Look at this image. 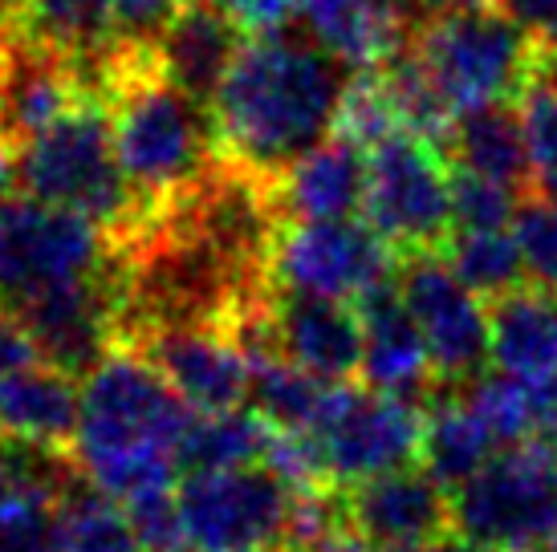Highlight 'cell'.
<instances>
[{
	"mask_svg": "<svg viewBox=\"0 0 557 552\" xmlns=\"http://www.w3.org/2000/svg\"><path fill=\"white\" fill-rule=\"evenodd\" d=\"M346 81L342 65L310 37H245L208 106L220 163L273 184L330 135Z\"/></svg>",
	"mask_w": 557,
	"mask_h": 552,
	"instance_id": "cell-1",
	"label": "cell"
},
{
	"mask_svg": "<svg viewBox=\"0 0 557 552\" xmlns=\"http://www.w3.org/2000/svg\"><path fill=\"white\" fill-rule=\"evenodd\" d=\"M78 386V430L70 455L86 484L123 507L175 491L196 414L171 390L147 350L107 346Z\"/></svg>",
	"mask_w": 557,
	"mask_h": 552,
	"instance_id": "cell-2",
	"label": "cell"
},
{
	"mask_svg": "<svg viewBox=\"0 0 557 552\" xmlns=\"http://www.w3.org/2000/svg\"><path fill=\"white\" fill-rule=\"evenodd\" d=\"M98 98L107 102L126 184L151 219L216 171L212 114L159 70L156 49H119L102 70Z\"/></svg>",
	"mask_w": 557,
	"mask_h": 552,
	"instance_id": "cell-3",
	"label": "cell"
},
{
	"mask_svg": "<svg viewBox=\"0 0 557 552\" xmlns=\"http://www.w3.org/2000/svg\"><path fill=\"white\" fill-rule=\"evenodd\" d=\"M16 184L25 196L90 219L114 248H135L151 215L126 184L102 98H86L16 151Z\"/></svg>",
	"mask_w": 557,
	"mask_h": 552,
	"instance_id": "cell-4",
	"label": "cell"
},
{
	"mask_svg": "<svg viewBox=\"0 0 557 552\" xmlns=\"http://www.w3.org/2000/svg\"><path fill=\"white\" fill-rule=\"evenodd\" d=\"M407 49L456 118L484 106H521L542 62V41L509 9L423 13L407 29Z\"/></svg>",
	"mask_w": 557,
	"mask_h": 552,
	"instance_id": "cell-5",
	"label": "cell"
},
{
	"mask_svg": "<svg viewBox=\"0 0 557 552\" xmlns=\"http://www.w3.org/2000/svg\"><path fill=\"white\" fill-rule=\"evenodd\" d=\"M451 528L488 552H537L557 532V439L496 451L451 491Z\"/></svg>",
	"mask_w": 557,
	"mask_h": 552,
	"instance_id": "cell-6",
	"label": "cell"
},
{
	"mask_svg": "<svg viewBox=\"0 0 557 552\" xmlns=\"http://www.w3.org/2000/svg\"><path fill=\"white\" fill-rule=\"evenodd\" d=\"M362 215L403 256L440 252L451 236V163L416 135H395L367 154Z\"/></svg>",
	"mask_w": 557,
	"mask_h": 552,
	"instance_id": "cell-7",
	"label": "cell"
},
{
	"mask_svg": "<svg viewBox=\"0 0 557 552\" xmlns=\"http://www.w3.org/2000/svg\"><path fill=\"white\" fill-rule=\"evenodd\" d=\"M399 252L367 219L277 224L264 252V280L273 292L350 301L395 280Z\"/></svg>",
	"mask_w": 557,
	"mask_h": 552,
	"instance_id": "cell-8",
	"label": "cell"
},
{
	"mask_svg": "<svg viewBox=\"0 0 557 552\" xmlns=\"http://www.w3.org/2000/svg\"><path fill=\"white\" fill-rule=\"evenodd\" d=\"M184 552H281L289 549L294 491L269 467L191 472L175 488Z\"/></svg>",
	"mask_w": 557,
	"mask_h": 552,
	"instance_id": "cell-9",
	"label": "cell"
},
{
	"mask_svg": "<svg viewBox=\"0 0 557 552\" xmlns=\"http://www.w3.org/2000/svg\"><path fill=\"white\" fill-rule=\"evenodd\" d=\"M107 231L33 196H0V301L94 280L107 268Z\"/></svg>",
	"mask_w": 557,
	"mask_h": 552,
	"instance_id": "cell-10",
	"label": "cell"
},
{
	"mask_svg": "<svg viewBox=\"0 0 557 552\" xmlns=\"http://www.w3.org/2000/svg\"><path fill=\"white\" fill-rule=\"evenodd\" d=\"M310 435L322 447L330 484L342 491L419 463L423 406L374 386L330 382Z\"/></svg>",
	"mask_w": 557,
	"mask_h": 552,
	"instance_id": "cell-11",
	"label": "cell"
},
{
	"mask_svg": "<svg viewBox=\"0 0 557 552\" xmlns=\"http://www.w3.org/2000/svg\"><path fill=\"white\" fill-rule=\"evenodd\" d=\"M395 285L428 341L435 386L480 378L488 362V305L451 273V264L440 252L403 256Z\"/></svg>",
	"mask_w": 557,
	"mask_h": 552,
	"instance_id": "cell-12",
	"label": "cell"
},
{
	"mask_svg": "<svg viewBox=\"0 0 557 552\" xmlns=\"http://www.w3.org/2000/svg\"><path fill=\"white\" fill-rule=\"evenodd\" d=\"M147 357L163 369L191 414L240 411L252 394V369L233 325H163L147 341Z\"/></svg>",
	"mask_w": 557,
	"mask_h": 552,
	"instance_id": "cell-13",
	"label": "cell"
},
{
	"mask_svg": "<svg viewBox=\"0 0 557 552\" xmlns=\"http://www.w3.org/2000/svg\"><path fill=\"white\" fill-rule=\"evenodd\" d=\"M342 524L367 540V549L416 544L456 532L451 528V491L423 467H399L338 491Z\"/></svg>",
	"mask_w": 557,
	"mask_h": 552,
	"instance_id": "cell-14",
	"label": "cell"
},
{
	"mask_svg": "<svg viewBox=\"0 0 557 552\" xmlns=\"http://www.w3.org/2000/svg\"><path fill=\"white\" fill-rule=\"evenodd\" d=\"M264 322L277 346L297 369L322 382H350L362 374V317L350 301L269 292Z\"/></svg>",
	"mask_w": 557,
	"mask_h": 552,
	"instance_id": "cell-15",
	"label": "cell"
},
{
	"mask_svg": "<svg viewBox=\"0 0 557 552\" xmlns=\"http://www.w3.org/2000/svg\"><path fill=\"white\" fill-rule=\"evenodd\" d=\"M362 200H367V154L334 135L294 159L269 184L277 224L355 219V212H362Z\"/></svg>",
	"mask_w": 557,
	"mask_h": 552,
	"instance_id": "cell-16",
	"label": "cell"
},
{
	"mask_svg": "<svg viewBox=\"0 0 557 552\" xmlns=\"http://www.w3.org/2000/svg\"><path fill=\"white\" fill-rule=\"evenodd\" d=\"M33 334L46 362L62 369H90L94 357L110 346L114 322V289L107 276L62 285V289L37 292L21 305H9Z\"/></svg>",
	"mask_w": 557,
	"mask_h": 552,
	"instance_id": "cell-17",
	"label": "cell"
},
{
	"mask_svg": "<svg viewBox=\"0 0 557 552\" xmlns=\"http://www.w3.org/2000/svg\"><path fill=\"white\" fill-rule=\"evenodd\" d=\"M362 317V386L416 399L423 386H435L432 353L419 334L411 309L403 305L395 280L371 289L358 301Z\"/></svg>",
	"mask_w": 557,
	"mask_h": 552,
	"instance_id": "cell-18",
	"label": "cell"
},
{
	"mask_svg": "<svg viewBox=\"0 0 557 552\" xmlns=\"http://www.w3.org/2000/svg\"><path fill=\"white\" fill-rule=\"evenodd\" d=\"M240 46H245V33L220 4L184 0L163 37L156 41V62L180 90H187L203 106H212Z\"/></svg>",
	"mask_w": 557,
	"mask_h": 552,
	"instance_id": "cell-19",
	"label": "cell"
},
{
	"mask_svg": "<svg viewBox=\"0 0 557 552\" xmlns=\"http://www.w3.org/2000/svg\"><path fill=\"white\" fill-rule=\"evenodd\" d=\"M82 386L53 362L21 369L0 382V439L33 451H70L78 430Z\"/></svg>",
	"mask_w": 557,
	"mask_h": 552,
	"instance_id": "cell-20",
	"label": "cell"
},
{
	"mask_svg": "<svg viewBox=\"0 0 557 552\" xmlns=\"http://www.w3.org/2000/svg\"><path fill=\"white\" fill-rule=\"evenodd\" d=\"M488 357L529 386L557 378V289L525 280L488 301Z\"/></svg>",
	"mask_w": 557,
	"mask_h": 552,
	"instance_id": "cell-21",
	"label": "cell"
},
{
	"mask_svg": "<svg viewBox=\"0 0 557 552\" xmlns=\"http://www.w3.org/2000/svg\"><path fill=\"white\" fill-rule=\"evenodd\" d=\"M297 21L306 25L313 46L325 49L342 70L362 74L395 58L411 29V16L379 0H297Z\"/></svg>",
	"mask_w": 557,
	"mask_h": 552,
	"instance_id": "cell-22",
	"label": "cell"
},
{
	"mask_svg": "<svg viewBox=\"0 0 557 552\" xmlns=\"http://www.w3.org/2000/svg\"><path fill=\"white\" fill-rule=\"evenodd\" d=\"M16 33L78 65L90 93H98L102 70L123 49L114 33V0H21Z\"/></svg>",
	"mask_w": 557,
	"mask_h": 552,
	"instance_id": "cell-23",
	"label": "cell"
},
{
	"mask_svg": "<svg viewBox=\"0 0 557 552\" xmlns=\"http://www.w3.org/2000/svg\"><path fill=\"white\" fill-rule=\"evenodd\" d=\"M444 151L451 154V167L484 175L509 191L529 196L525 187H533V159H529L525 123L517 106H484L460 114Z\"/></svg>",
	"mask_w": 557,
	"mask_h": 552,
	"instance_id": "cell-24",
	"label": "cell"
},
{
	"mask_svg": "<svg viewBox=\"0 0 557 552\" xmlns=\"http://www.w3.org/2000/svg\"><path fill=\"white\" fill-rule=\"evenodd\" d=\"M496 439L484 427L468 394H440L423 406V439H419V463L432 472L448 491L476 476L493 460Z\"/></svg>",
	"mask_w": 557,
	"mask_h": 552,
	"instance_id": "cell-25",
	"label": "cell"
},
{
	"mask_svg": "<svg viewBox=\"0 0 557 552\" xmlns=\"http://www.w3.org/2000/svg\"><path fill=\"white\" fill-rule=\"evenodd\" d=\"M53 552H147L135 520L107 491L78 488L58 495L53 516Z\"/></svg>",
	"mask_w": 557,
	"mask_h": 552,
	"instance_id": "cell-26",
	"label": "cell"
},
{
	"mask_svg": "<svg viewBox=\"0 0 557 552\" xmlns=\"http://www.w3.org/2000/svg\"><path fill=\"white\" fill-rule=\"evenodd\" d=\"M58 495L25 463L0 455V552H53Z\"/></svg>",
	"mask_w": 557,
	"mask_h": 552,
	"instance_id": "cell-27",
	"label": "cell"
},
{
	"mask_svg": "<svg viewBox=\"0 0 557 552\" xmlns=\"http://www.w3.org/2000/svg\"><path fill=\"white\" fill-rule=\"evenodd\" d=\"M269 423L252 406L224 414H196V423L184 439V467L191 472H228V467H252L264 455Z\"/></svg>",
	"mask_w": 557,
	"mask_h": 552,
	"instance_id": "cell-28",
	"label": "cell"
},
{
	"mask_svg": "<svg viewBox=\"0 0 557 552\" xmlns=\"http://www.w3.org/2000/svg\"><path fill=\"white\" fill-rule=\"evenodd\" d=\"M440 256L451 264V273L476 292L480 301H496L505 292L525 285V261L521 248L512 240V231H451L448 244L440 248Z\"/></svg>",
	"mask_w": 557,
	"mask_h": 552,
	"instance_id": "cell-29",
	"label": "cell"
},
{
	"mask_svg": "<svg viewBox=\"0 0 557 552\" xmlns=\"http://www.w3.org/2000/svg\"><path fill=\"white\" fill-rule=\"evenodd\" d=\"M330 135L358 147L362 154H371L374 147H383L387 138L403 135L399 110H395L387 86H383V77L374 74V70L346 81V90H342V98H338V110H334Z\"/></svg>",
	"mask_w": 557,
	"mask_h": 552,
	"instance_id": "cell-30",
	"label": "cell"
},
{
	"mask_svg": "<svg viewBox=\"0 0 557 552\" xmlns=\"http://www.w3.org/2000/svg\"><path fill=\"white\" fill-rule=\"evenodd\" d=\"M521 123L533 159V187L537 196L557 203V53L542 49L537 77L521 98Z\"/></svg>",
	"mask_w": 557,
	"mask_h": 552,
	"instance_id": "cell-31",
	"label": "cell"
},
{
	"mask_svg": "<svg viewBox=\"0 0 557 552\" xmlns=\"http://www.w3.org/2000/svg\"><path fill=\"white\" fill-rule=\"evenodd\" d=\"M465 394L484 418V427L493 430L496 447H517L525 439H537V402H533L529 382L496 369V374L472 378V390H465Z\"/></svg>",
	"mask_w": 557,
	"mask_h": 552,
	"instance_id": "cell-32",
	"label": "cell"
},
{
	"mask_svg": "<svg viewBox=\"0 0 557 552\" xmlns=\"http://www.w3.org/2000/svg\"><path fill=\"white\" fill-rule=\"evenodd\" d=\"M512 215H517V191L451 167V231H493L512 224Z\"/></svg>",
	"mask_w": 557,
	"mask_h": 552,
	"instance_id": "cell-33",
	"label": "cell"
},
{
	"mask_svg": "<svg viewBox=\"0 0 557 552\" xmlns=\"http://www.w3.org/2000/svg\"><path fill=\"white\" fill-rule=\"evenodd\" d=\"M512 240L521 248L533 285L557 289V203L545 196H525L512 215Z\"/></svg>",
	"mask_w": 557,
	"mask_h": 552,
	"instance_id": "cell-34",
	"label": "cell"
},
{
	"mask_svg": "<svg viewBox=\"0 0 557 552\" xmlns=\"http://www.w3.org/2000/svg\"><path fill=\"white\" fill-rule=\"evenodd\" d=\"M184 0H114V33L126 49H156Z\"/></svg>",
	"mask_w": 557,
	"mask_h": 552,
	"instance_id": "cell-35",
	"label": "cell"
},
{
	"mask_svg": "<svg viewBox=\"0 0 557 552\" xmlns=\"http://www.w3.org/2000/svg\"><path fill=\"white\" fill-rule=\"evenodd\" d=\"M233 16L245 37L285 33V25L297 16V0H212Z\"/></svg>",
	"mask_w": 557,
	"mask_h": 552,
	"instance_id": "cell-36",
	"label": "cell"
},
{
	"mask_svg": "<svg viewBox=\"0 0 557 552\" xmlns=\"http://www.w3.org/2000/svg\"><path fill=\"white\" fill-rule=\"evenodd\" d=\"M37 362H46V357L37 350L33 334L25 329V322L16 317L13 309L0 301V382H9L21 369L37 366Z\"/></svg>",
	"mask_w": 557,
	"mask_h": 552,
	"instance_id": "cell-37",
	"label": "cell"
},
{
	"mask_svg": "<svg viewBox=\"0 0 557 552\" xmlns=\"http://www.w3.org/2000/svg\"><path fill=\"white\" fill-rule=\"evenodd\" d=\"M505 9H509L545 49L557 53V0H505Z\"/></svg>",
	"mask_w": 557,
	"mask_h": 552,
	"instance_id": "cell-38",
	"label": "cell"
},
{
	"mask_svg": "<svg viewBox=\"0 0 557 552\" xmlns=\"http://www.w3.org/2000/svg\"><path fill=\"white\" fill-rule=\"evenodd\" d=\"M537 402V439H557V378L533 386Z\"/></svg>",
	"mask_w": 557,
	"mask_h": 552,
	"instance_id": "cell-39",
	"label": "cell"
},
{
	"mask_svg": "<svg viewBox=\"0 0 557 552\" xmlns=\"http://www.w3.org/2000/svg\"><path fill=\"white\" fill-rule=\"evenodd\" d=\"M371 552H488V549H480V544H472V540L448 532V537L416 540V544H387V549H371Z\"/></svg>",
	"mask_w": 557,
	"mask_h": 552,
	"instance_id": "cell-40",
	"label": "cell"
},
{
	"mask_svg": "<svg viewBox=\"0 0 557 552\" xmlns=\"http://www.w3.org/2000/svg\"><path fill=\"white\" fill-rule=\"evenodd\" d=\"M301 552H371V549H367V540H358L346 524H338L334 532H325L318 544H310V549H301Z\"/></svg>",
	"mask_w": 557,
	"mask_h": 552,
	"instance_id": "cell-41",
	"label": "cell"
},
{
	"mask_svg": "<svg viewBox=\"0 0 557 552\" xmlns=\"http://www.w3.org/2000/svg\"><path fill=\"white\" fill-rule=\"evenodd\" d=\"M505 0H416V16L423 13H456V9H500Z\"/></svg>",
	"mask_w": 557,
	"mask_h": 552,
	"instance_id": "cell-42",
	"label": "cell"
},
{
	"mask_svg": "<svg viewBox=\"0 0 557 552\" xmlns=\"http://www.w3.org/2000/svg\"><path fill=\"white\" fill-rule=\"evenodd\" d=\"M13 179H16V151L9 147V138L0 135V196L9 191Z\"/></svg>",
	"mask_w": 557,
	"mask_h": 552,
	"instance_id": "cell-43",
	"label": "cell"
},
{
	"mask_svg": "<svg viewBox=\"0 0 557 552\" xmlns=\"http://www.w3.org/2000/svg\"><path fill=\"white\" fill-rule=\"evenodd\" d=\"M549 552H557V532H554V537H549Z\"/></svg>",
	"mask_w": 557,
	"mask_h": 552,
	"instance_id": "cell-44",
	"label": "cell"
}]
</instances>
